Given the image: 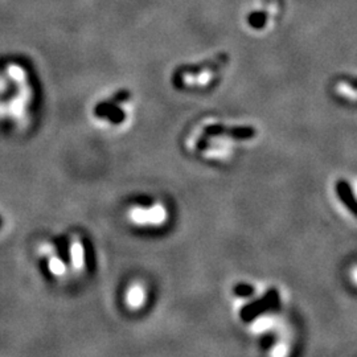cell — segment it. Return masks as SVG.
Returning a JSON list of instances; mask_svg holds the SVG:
<instances>
[{"label": "cell", "instance_id": "obj_1", "mask_svg": "<svg viewBox=\"0 0 357 357\" xmlns=\"http://www.w3.org/2000/svg\"><path fill=\"white\" fill-rule=\"evenodd\" d=\"M220 72L218 61L196 66H183L174 75V82L178 89L209 88L216 82Z\"/></svg>", "mask_w": 357, "mask_h": 357}, {"label": "cell", "instance_id": "obj_2", "mask_svg": "<svg viewBox=\"0 0 357 357\" xmlns=\"http://www.w3.org/2000/svg\"><path fill=\"white\" fill-rule=\"evenodd\" d=\"M128 218L137 225H162L166 222L167 211L163 205H151L150 208L135 206L128 211Z\"/></svg>", "mask_w": 357, "mask_h": 357}, {"label": "cell", "instance_id": "obj_3", "mask_svg": "<svg viewBox=\"0 0 357 357\" xmlns=\"http://www.w3.org/2000/svg\"><path fill=\"white\" fill-rule=\"evenodd\" d=\"M280 303V295L277 290H268L261 299L255 301L253 303L248 305L243 308L241 311V318L245 321H250L264 314L266 310H271L274 307L278 306Z\"/></svg>", "mask_w": 357, "mask_h": 357}, {"label": "cell", "instance_id": "obj_4", "mask_svg": "<svg viewBox=\"0 0 357 357\" xmlns=\"http://www.w3.org/2000/svg\"><path fill=\"white\" fill-rule=\"evenodd\" d=\"M146 302V290L141 283H134L128 287L126 293V303L130 308H141Z\"/></svg>", "mask_w": 357, "mask_h": 357}, {"label": "cell", "instance_id": "obj_5", "mask_svg": "<svg viewBox=\"0 0 357 357\" xmlns=\"http://www.w3.org/2000/svg\"><path fill=\"white\" fill-rule=\"evenodd\" d=\"M336 191L340 197V200L344 203L345 206L357 215V202L354 196V193L351 191V187L347 181H339L336 185Z\"/></svg>", "mask_w": 357, "mask_h": 357}, {"label": "cell", "instance_id": "obj_6", "mask_svg": "<svg viewBox=\"0 0 357 357\" xmlns=\"http://www.w3.org/2000/svg\"><path fill=\"white\" fill-rule=\"evenodd\" d=\"M70 257H72V264L76 268H81L85 264V250L84 246L79 241H75L72 243L70 249Z\"/></svg>", "mask_w": 357, "mask_h": 357}, {"label": "cell", "instance_id": "obj_7", "mask_svg": "<svg viewBox=\"0 0 357 357\" xmlns=\"http://www.w3.org/2000/svg\"><path fill=\"white\" fill-rule=\"evenodd\" d=\"M50 268L54 275H61L65 273L64 262L57 257H52L50 261Z\"/></svg>", "mask_w": 357, "mask_h": 357}, {"label": "cell", "instance_id": "obj_8", "mask_svg": "<svg viewBox=\"0 0 357 357\" xmlns=\"http://www.w3.org/2000/svg\"><path fill=\"white\" fill-rule=\"evenodd\" d=\"M234 293L238 296H249L253 294V287L249 284H245V283H240L234 287Z\"/></svg>", "mask_w": 357, "mask_h": 357}, {"label": "cell", "instance_id": "obj_9", "mask_svg": "<svg viewBox=\"0 0 357 357\" xmlns=\"http://www.w3.org/2000/svg\"><path fill=\"white\" fill-rule=\"evenodd\" d=\"M287 356V347L283 343L275 345L273 352H271V357H286Z\"/></svg>", "mask_w": 357, "mask_h": 357}, {"label": "cell", "instance_id": "obj_10", "mask_svg": "<svg viewBox=\"0 0 357 357\" xmlns=\"http://www.w3.org/2000/svg\"><path fill=\"white\" fill-rule=\"evenodd\" d=\"M270 323H271V321H270ZM270 323H268V319L261 320L259 323H257V324H255V331H262V330L268 328V327H270Z\"/></svg>", "mask_w": 357, "mask_h": 357}, {"label": "cell", "instance_id": "obj_11", "mask_svg": "<svg viewBox=\"0 0 357 357\" xmlns=\"http://www.w3.org/2000/svg\"><path fill=\"white\" fill-rule=\"evenodd\" d=\"M352 278H354V281L356 282L357 283V268L354 270V273H352Z\"/></svg>", "mask_w": 357, "mask_h": 357}, {"label": "cell", "instance_id": "obj_12", "mask_svg": "<svg viewBox=\"0 0 357 357\" xmlns=\"http://www.w3.org/2000/svg\"><path fill=\"white\" fill-rule=\"evenodd\" d=\"M0 227H1V220H0Z\"/></svg>", "mask_w": 357, "mask_h": 357}]
</instances>
